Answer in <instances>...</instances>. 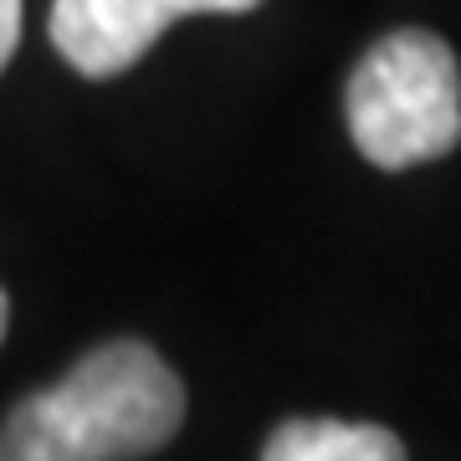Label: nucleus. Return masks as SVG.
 Here are the masks:
<instances>
[{
    "label": "nucleus",
    "instance_id": "nucleus-1",
    "mask_svg": "<svg viewBox=\"0 0 461 461\" xmlns=\"http://www.w3.org/2000/svg\"><path fill=\"white\" fill-rule=\"evenodd\" d=\"M185 384L139 339H113L0 426V461H139L180 430Z\"/></svg>",
    "mask_w": 461,
    "mask_h": 461
},
{
    "label": "nucleus",
    "instance_id": "nucleus-2",
    "mask_svg": "<svg viewBox=\"0 0 461 461\" xmlns=\"http://www.w3.org/2000/svg\"><path fill=\"white\" fill-rule=\"evenodd\" d=\"M348 133L369 165L411 169L461 144V67L436 32H390L348 77Z\"/></svg>",
    "mask_w": 461,
    "mask_h": 461
},
{
    "label": "nucleus",
    "instance_id": "nucleus-3",
    "mask_svg": "<svg viewBox=\"0 0 461 461\" xmlns=\"http://www.w3.org/2000/svg\"><path fill=\"white\" fill-rule=\"evenodd\" d=\"M262 0H51V41L83 77H118L180 16H241Z\"/></svg>",
    "mask_w": 461,
    "mask_h": 461
},
{
    "label": "nucleus",
    "instance_id": "nucleus-4",
    "mask_svg": "<svg viewBox=\"0 0 461 461\" xmlns=\"http://www.w3.org/2000/svg\"><path fill=\"white\" fill-rule=\"evenodd\" d=\"M262 461H405L395 430L359 420H287L267 436Z\"/></svg>",
    "mask_w": 461,
    "mask_h": 461
},
{
    "label": "nucleus",
    "instance_id": "nucleus-5",
    "mask_svg": "<svg viewBox=\"0 0 461 461\" xmlns=\"http://www.w3.org/2000/svg\"><path fill=\"white\" fill-rule=\"evenodd\" d=\"M16 41H21V0H0V72L16 57Z\"/></svg>",
    "mask_w": 461,
    "mask_h": 461
},
{
    "label": "nucleus",
    "instance_id": "nucleus-6",
    "mask_svg": "<svg viewBox=\"0 0 461 461\" xmlns=\"http://www.w3.org/2000/svg\"><path fill=\"white\" fill-rule=\"evenodd\" d=\"M5 323H11V303H5V293H0V339H5Z\"/></svg>",
    "mask_w": 461,
    "mask_h": 461
}]
</instances>
